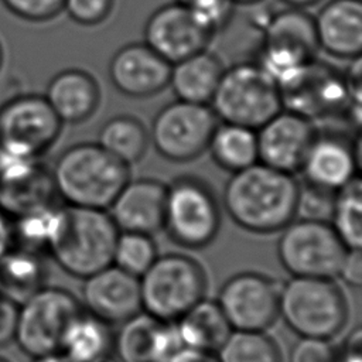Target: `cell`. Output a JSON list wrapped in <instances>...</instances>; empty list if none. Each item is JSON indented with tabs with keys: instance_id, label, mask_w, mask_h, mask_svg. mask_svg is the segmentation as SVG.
Returning <instances> with one entry per match:
<instances>
[{
	"instance_id": "obj_29",
	"label": "cell",
	"mask_w": 362,
	"mask_h": 362,
	"mask_svg": "<svg viewBox=\"0 0 362 362\" xmlns=\"http://www.w3.org/2000/svg\"><path fill=\"white\" fill-rule=\"evenodd\" d=\"M65 211L66 206L52 202L13 218L14 246L48 252L62 229Z\"/></svg>"
},
{
	"instance_id": "obj_30",
	"label": "cell",
	"mask_w": 362,
	"mask_h": 362,
	"mask_svg": "<svg viewBox=\"0 0 362 362\" xmlns=\"http://www.w3.org/2000/svg\"><path fill=\"white\" fill-rule=\"evenodd\" d=\"M96 143L117 160L132 165L146 154L150 137L141 120L130 115H119L103 123Z\"/></svg>"
},
{
	"instance_id": "obj_12",
	"label": "cell",
	"mask_w": 362,
	"mask_h": 362,
	"mask_svg": "<svg viewBox=\"0 0 362 362\" xmlns=\"http://www.w3.org/2000/svg\"><path fill=\"white\" fill-rule=\"evenodd\" d=\"M280 284L259 272H239L219 288L216 303L236 331H267L279 318Z\"/></svg>"
},
{
	"instance_id": "obj_5",
	"label": "cell",
	"mask_w": 362,
	"mask_h": 362,
	"mask_svg": "<svg viewBox=\"0 0 362 362\" xmlns=\"http://www.w3.org/2000/svg\"><path fill=\"white\" fill-rule=\"evenodd\" d=\"M119 229L106 209L68 206L48 253L68 274L85 279L112 264Z\"/></svg>"
},
{
	"instance_id": "obj_1",
	"label": "cell",
	"mask_w": 362,
	"mask_h": 362,
	"mask_svg": "<svg viewBox=\"0 0 362 362\" xmlns=\"http://www.w3.org/2000/svg\"><path fill=\"white\" fill-rule=\"evenodd\" d=\"M300 182L294 174L255 163L230 173L222 202L240 229L257 235L280 232L297 216Z\"/></svg>"
},
{
	"instance_id": "obj_44",
	"label": "cell",
	"mask_w": 362,
	"mask_h": 362,
	"mask_svg": "<svg viewBox=\"0 0 362 362\" xmlns=\"http://www.w3.org/2000/svg\"><path fill=\"white\" fill-rule=\"evenodd\" d=\"M14 246L13 223L4 212L0 211V257Z\"/></svg>"
},
{
	"instance_id": "obj_46",
	"label": "cell",
	"mask_w": 362,
	"mask_h": 362,
	"mask_svg": "<svg viewBox=\"0 0 362 362\" xmlns=\"http://www.w3.org/2000/svg\"><path fill=\"white\" fill-rule=\"evenodd\" d=\"M287 7H296V8H305L310 6L317 4L320 0H280Z\"/></svg>"
},
{
	"instance_id": "obj_40",
	"label": "cell",
	"mask_w": 362,
	"mask_h": 362,
	"mask_svg": "<svg viewBox=\"0 0 362 362\" xmlns=\"http://www.w3.org/2000/svg\"><path fill=\"white\" fill-rule=\"evenodd\" d=\"M337 277L348 286H352V287L361 286V283H362L361 249H346V252L341 260Z\"/></svg>"
},
{
	"instance_id": "obj_21",
	"label": "cell",
	"mask_w": 362,
	"mask_h": 362,
	"mask_svg": "<svg viewBox=\"0 0 362 362\" xmlns=\"http://www.w3.org/2000/svg\"><path fill=\"white\" fill-rule=\"evenodd\" d=\"M320 49L341 59L361 57L362 3L361 0H329L314 17Z\"/></svg>"
},
{
	"instance_id": "obj_7",
	"label": "cell",
	"mask_w": 362,
	"mask_h": 362,
	"mask_svg": "<svg viewBox=\"0 0 362 362\" xmlns=\"http://www.w3.org/2000/svg\"><path fill=\"white\" fill-rule=\"evenodd\" d=\"M221 208L212 188L195 175H180L167 185L164 228L185 249H204L218 236Z\"/></svg>"
},
{
	"instance_id": "obj_8",
	"label": "cell",
	"mask_w": 362,
	"mask_h": 362,
	"mask_svg": "<svg viewBox=\"0 0 362 362\" xmlns=\"http://www.w3.org/2000/svg\"><path fill=\"white\" fill-rule=\"evenodd\" d=\"M82 310L69 290L44 286L18 304L14 341L30 358L59 352L68 325Z\"/></svg>"
},
{
	"instance_id": "obj_15",
	"label": "cell",
	"mask_w": 362,
	"mask_h": 362,
	"mask_svg": "<svg viewBox=\"0 0 362 362\" xmlns=\"http://www.w3.org/2000/svg\"><path fill=\"white\" fill-rule=\"evenodd\" d=\"M283 109L317 117L344 115L349 107L345 74L314 59L296 82L280 90Z\"/></svg>"
},
{
	"instance_id": "obj_17",
	"label": "cell",
	"mask_w": 362,
	"mask_h": 362,
	"mask_svg": "<svg viewBox=\"0 0 362 362\" xmlns=\"http://www.w3.org/2000/svg\"><path fill=\"white\" fill-rule=\"evenodd\" d=\"M212 38L189 8L177 1L156 8L144 25V42L171 65L206 49Z\"/></svg>"
},
{
	"instance_id": "obj_39",
	"label": "cell",
	"mask_w": 362,
	"mask_h": 362,
	"mask_svg": "<svg viewBox=\"0 0 362 362\" xmlns=\"http://www.w3.org/2000/svg\"><path fill=\"white\" fill-rule=\"evenodd\" d=\"M335 354L331 339L298 337L290 348L288 362H334Z\"/></svg>"
},
{
	"instance_id": "obj_34",
	"label": "cell",
	"mask_w": 362,
	"mask_h": 362,
	"mask_svg": "<svg viewBox=\"0 0 362 362\" xmlns=\"http://www.w3.org/2000/svg\"><path fill=\"white\" fill-rule=\"evenodd\" d=\"M158 256L153 236L137 232H119L112 264L140 277Z\"/></svg>"
},
{
	"instance_id": "obj_35",
	"label": "cell",
	"mask_w": 362,
	"mask_h": 362,
	"mask_svg": "<svg viewBox=\"0 0 362 362\" xmlns=\"http://www.w3.org/2000/svg\"><path fill=\"white\" fill-rule=\"evenodd\" d=\"M187 7L197 23L214 37L228 25L236 6L230 0H192Z\"/></svg>"
},
{
	"instance_id": "obj_41",
	"label": "cell",
	"mask_w": 362,
	"mask_h": 362,
	"mask_svg": "<svg viewBox=\"0 0 362 362\" xmlns=\"http://www.w3.org/2000/svg\"><path fill=\"white\" fill-rule=\"evenodd\" d=\"M18 304L0 294V348L14 341Z\"/></svg>"
},
{
	"instance_id": "obj_51",
	"label": "cell",
	"mask_w": 362,
	"mask_h": 362,
	"mask_svg": "<svg viewBox=\"0 0 362 362\" xmlns=\"http://www.w3.org/2000/svg\"><path fill=\"white\" fill-rule=\"evenodd\" d=\"M0 362H8V361H7V359H4V358H1V356H0Z\"/></svg>"
},
{
	"instance_id": "obj_33",
	"label": "cell",
	"mask_w": 362,
	"mask_h": 362,
	"mask_svg": "<svg viewBox=\"0 0 362 362\" xmlns=\"http://www.w3.org/2000/svg\"><path fill=\"white\" fill-rule=\"evenodd\" d=\"M215 354L219 362H283L279 344L266 331L232 329Z\"/></svg>"
},
{
	"instance_id": "obj_6",
	"label": "cell",
	"mask_w": 362,
	"mask_h": 362,
	"mask_svg": "<svg viewBox=\"0 0 362 362\" xmlns=\"http://www.w3.org/2000/svg\"><path fill=\"white\" fill-rule=\"evenodd\" d=\"M209 106L218 120L255 130L283 109L279 86L256 61L225 68Z\"/></svg>"
},
{
	"instance_id": "obj_37",
	"label": "cell",
	"mask_w": 362,
	"mask_h": 362,
	"mask_svg": "<svg viewBox=\"0 0 362 362\" xmlns=\"http://www.w3.org/2000/svg\"><path fill=\"white\" fill-rule=\"evenodd\" d=\"M1 1L11 14L31 23L49 21L64 10V0H1Z\"/></svg>"
},
{
	"instance_id": "obj_2",
	"label": "cell",
	"mask_w": 362,
	"mask_h": 362,
	"mask_svg": "<svg viewBox=\"0 0 362 362\" xmlns=\"http://www.w3.org/2000/svg\"><path fill=\"white\" fill-rule=\"evenodd\" d=\"M51 177L57 197L68 206L107 211L130 180V165L98 143L82 141L61 151Z\"/></svg>"
},
{
	"instance_id": "obj_36",
	"label": "cell",
	"mask_w": 362,
	"mask_h": 362,
	"mask_svg": "<svg viewBox=\"0 0 362 362\" xmlns=\"http://www.w3.org/2000/svg\"><path fill=\"white\" fill-rule=\"evenodd\" d=\"M335 192H328L308 184L300 182L297 215L305 219L329 221Z\"/></svg>"
},
{
	"instance_id": "obj_24",
	"label": "cell",
	"mask_w": 362,
	"mask_h": 362,
	"mask_svg": "<svg viewBox=\"0 0 362 362\" xmlns=\"http://www.w3.org/2000/svg\"><path fill=\"white\" fill-rule=\"evenodd\" d=\"M223 69L216 54L202 49L171 65L168 86L180 100L209 105Z\"/></svg>"
},
{
	"instance_id": "obj_14",
	"label": "cell",
	"mask_w": 362,
	"mask_h": 362,
	"mask_svg": "<svg viewBox=\"0 0 362 362\" xmlns=\"http://www.w3.org/2000/svg\"><path fill=\"white\" fill-rule=\"evenodd\" d=\"M361 165V139L338 132H317L298 173L303 182L337 192L358 174Z\"/></svg>"
},
{
	"instance_id": "obj_11",
	"label": "cell",
	"mask_w": 362,
	"mask_h": 362,
	"mask_svg": "<svg viewBox=\"0 0 362 362\" xmlns=\"http://www.w3.org/2000/svg\"><path fill=\"white\" fill-rule=\"evenodd\" d=\"M62 124L44 95L13 96L0 106V148L40 158L57 141Z\"/></svg>"
},
{
	"instance_id": "obj_28",
	"label": "cell",
	"mask_w": 362,
	"mask_h": 362,
	"mask_svg": "<svg viewBox=\"0 0 362 362\" xmlns=\"http://www.w3.org/2000/svg\"><path fill=\"white\" fill-rule=\"evenodd\" d=\"M112 325L82 310L68 325L61 351L74 362H92L112 349Z\"/></svg>"
},
{
	"instance_id": "obj_45",
	"label": "cell",
	"mask_w": 362,
	"mask_h": 362,
	"mask_svg": "<svg viewBox=\"0 0 362 362\" xmlns=\"http://www.w3.org/2000/svg\"><path fill=\"white\" fill-rule=\"evenodd\" d=\"M31 362H74V361H71L62 352H54V354L31 358Z\"/></svg>"
},
{
	"instance_id": "obj_27",
	"label": "cell",
	"mask_w": 362,
	"mask_h": 362,
	"mask_svg": "<svg viewBox=\"0 0 362 362\" xmlns=\"http://www.w3.org/2000/svg\"><path fill=\"white\" fill-rule=\"evenodd\" d=\"M206 150L214 163L229 173L240 171L259 161L256 130L235 123L218 122Z\"/></svg>"
},
{
	"instance_id": "obj_42",
	"label": "cell",
	"mask_w": 362,
	"mask_h": 362,
	"mask_svg": "<svg viewBox=\"0 0 362 362\" xmlns=\"http://www.w3.org/2000/svg\"><path fill=\"white\" fill-rule=\"evenodd\" d=\"M334 362H362V332L356 327L337 349Z\"/></svg>"
},
{
	"instance_id": "obj_10",
	"label": "cell",
	"mask_w": 362,
	"mask_h": 362,
	"mask_svg": "<svg viewBox=\"0 0 362 362\" xmlns=\"http://www.w3.org/2000/svg\"><path fill=\"white\" fill-rule=\"evenodd\" d=\"M218 122L209 105L177 99L156 113L148 130L150 143L165 160L191 161L208 148Z\"/></svg>"
},
{
	"instance_id": "obj_16",
	"label": "cell",
	"mask_w": 362,
	"mask_h": 362,
	"mask_svg": "<svg viewBox=\"0 0 362 362\" xmlns=\"http://www.w3.org/2000/svg\"><path fill=\"white\" fill-rule=\"evenodd\" d=\"M317 132L311 119L279 110L256 130L259 163L288 174L298 173Z\"/></svg>"
},
{
	"instance_id": "obj_9",
	"label": "cell",
	"mask_w": 362,
	"mask_h": 362,
	"mask_svg": "<svg viewBox=\"0 0 362 362\" xmlns=\"http://www.w3.org/2000/svg\"><path fill=\"white\" fill-rule=\"evenodd\" d=\"M345 252L328 221L294 218L277 239L279 262L293 277L335 279Z\"/></svg>"
},
{
	"instance_id": "obj_13",
	"label": "cell",
	"mask_w": 362,
	"mask_h": 362,
	"mask_svg": "<svg viewBox=\"0 0 362 362\" xmlns=\"http://www.w3.org/2000/svg\"><path fill=\"white\" fill-rule=\"evenodd\" d=\"M51 170L38 158L0 148V211L16 218L55 202Z\"/></svg>"
},
{
	"instance_id": "obj_3",
	"label": "cell",
	"mask_w": 362,
	"mask_h": 362,
	"mask_svg": "<svg viewBox=\"0 0 362 362\" xmlns=\"http://www.w3.org/2000/svg\"><path fill=\"white\" fill-rule=\"evenodd\" d=\"M279 317L298 337L332 339L348 322V300L327 277H293L280 286Z\"/></svg>"
},
{
	"instance_id": "obj_31",
	"label": "cell",
	"mask_w": 362,
	"mask_h": 362,
	"mask_svg": "<svg viewBox=\"0 0 362 362\" xmlns=\"http://www.w3.org/2000/svg\"><path fill=\"white\" fill-rule=\"evenodd\" d=\"M329 225L346 249L362 246V185L356 175L334 195Z\"/></svg>"
},
{
	"instance_id": "obj_38",
	"label": "cell",
	"mask_w": 362,
	"mask_h": 362,
	"mask_svg": "<svg viewBox=\"0 0 362 362\" xmlns=\"http://www.w3.org/2000/svg\"><path fill=\"white\" fill-rule=\"evenodd\" d=\"M113 4L115 0H64V10L81 25H96L110 16Z\"/></svg>"
},
{
	"instance_id": "obj_32",
	"label": "cell",
	"mask_w": 362,
	"mask_h": 362,
	"mask_svg": "<svg viewBox=\"0 0 362 362\" xmlns=\"http://www.w3.org/2000/svg\"><path fill=\"white\" fill-rule=\"evenodd\" d=\"M160 320L137 313L129 320L119 324V329L113 334L112 348L119 362H151L154 337Z\"/></svg>"
},
{
	"instance_id": "obj_47",
	"label": "cell",
	"mask_w": 362,
	"mask_h": 362,
	"mask_svg": "<svg viewBox=\"0 0 362 362\" xmlns=\"http://www.w3.org/2000/svg\"><path fill=\"white\" fill-rule=\"evenodd\" d=\"M235 6H245V7H249V6H253V4H257L263 0H230Z\"/></svg>"
},
{
	"instance_id": "obj_48",
	"label": "cell",
	"mask_w": 362,
	"mask_h": 362,
	"mask_svg": "<svg viewBox=\"0 0 362 362\" xmlns=\"http://www.w3.org/2000/svg\"><path fill=\"white\" fill-rule=\"evenodd\" d=\"M92 362H119V359H117L115 355H112V354L109 352V354L102 355L100 358H98V359H95V361H92Z\"/></svg>"
},
{
	"instance_id": "obj_18",
	"label": "cell",
	"mask_w": 362,
	"mask_h": 362,
	"mask_svg": "<svg viewBox=\"0 0 362 362\" xmlns=\"http://www.w3.org/2000/svg\"><path fill=\"white\" fill-rule=\"evenodd\" d=\"M81 305L109 325H119L141 311L139 277L109 264L82 279Z\"/></svg>"
},
{
	"instance_id": "obj_22",
	"label": "cell",
	"mask_w": 362,
	"mask_h": 362,
	"mask_svg": "<svg viewBox=\"0 0 362 362\" xmlns=\"http://www.w3.org/2000/svg\"><path fill=\"white\" fill-rule=\"evenodd\" d=\"M260 48L301 62L314 61L320 49L314 17L296 7L273 11L260 34Z\"/></svg>"
},
{
	"instance_id": "obj_25",
	"label": "cell",
	"mask_w": 362,
	"mask_h": 362,
	"mask_svg": "<svg viewBox=\"0 0 362 362\" xmlns=\"http://www.w3.org/2000/svg\"><path fill=\"white\" fill-rule=\"evenodd\" d=\"M47 276L41 252L13 246L0 257V294L17 304L44 287Z\"/></svg>"
},
{
	"instance_id": "obj_19",
	"label": "cell",
	"mask_w": 362,
	"mask_h": 362,
	"mask_svg": "<svg viewBox=\"0 0 362 362\" xmlns=\"http://www.w3.org/2000/svg\"><path fill=\"white\" fill-rule=\"evenodd\" d=\"M171 64L146 42H130L119 48L109 62L112 85L129 98H150L168 86Z\"/></svg>"
},
{
	"instance_id": "obj_4",
	"label": "cell",
	"mask_w": 362,
	"mask_h": 362,
	"mask_svg": "<svg viewBox=\"0 0 362 362\" xmlns=\"http://www.w3.org/2000/svg\"><path fill=\"white\" fill-rule=\"evenodd\" d=\"M141 311L160 321H175L205 297L208 277L192 256L158 255L139 277Z\"/></svg>"
},
{
	"instance_id": "obj_26",
	"label": "cell",
	"mask_w": 362,
	"mask_h": 362,
	"mask_svg": "<svg viewBox=\"0 0 362 362\" xmlns=\"http://www.w3.org/2000/svg\"><path fill=\"white\" fill-rule=\"evenodd\" d=\"M175 322L184 346L212 352L218 351L232 331L216 300L205 297Z\"/></svg>"
},
{
	"instance_id": "obj_50",
	"label": "cell",
	"mask_w": 362,
	"mask_h": 362,
	"mask_svg": "<svg viewBox=\"0 0 362 362\" xmlns=\"http://www.w3.org/2000/svg\"><path fill=\"white\" fill-rule=\"evenodd\" d=\"M1 64H3V48H1V44H0V68H1Z\"/></svg>"
},
{
	"instance_id": "obj_43",
	"label": "cell",
	"mask_w": 362,
	"mask_h": 362,
	"mask_svg": "<svg viewBox=\"0 0 362 362\" xmlns=\"http://www.w3.org/2000/svg\"><path fill=\"white\" fill-rule=\"evenodd\" d=\"M170 362H219L218 356L212 351L197 349V348H182L180 349Z\"/></svg>"
},
{
	"instance_id": "obj_49",
	"label": "cell",
	"mask_w": 362,
	"mask_h": 362,
	"mask_svg": "<svg viewBox=\"0 0 362 362\" xmlns=\"http://www.w3.org/2000/svg\"><path fill=\"white\" fill-rule=\"evenodd\" d=\"M174 1H177V3H181V4L187 6V4H189L192 0H174Z\"/></svg>"
},
{
	"instance_id": "obj_23",
	"label": "cell",
	"mask_w": 362,
	"mask_h": 362,
	"mask_svg": "<svg viewBox=\"0 0 362 362\" xmlns=\"http://www.w3.org/2000/svg\"><path fill=\"white\" fill-rule=\"evenodd\" d=\"M44 98L62 123L78 124L96 112L100 89L93 75L79 68H69L51 78Z\"/></svg>"
},
{
	"instance_id": "obj_20",
	"label": "cell",
	"mask_w": 362,
	"mask_h": 362,
	"mask_svg": "<svg viewBox=\"0 0 362 362\" xmlns=\"http://www.w3.org/2000/svg\"><path fill=\"white\" fill-rule=\"evenodd\" d=\"M167 185L156 178L129 180L107 212L119 232L156 235L164 228Z\"/></svg>"
}]
</instances>
